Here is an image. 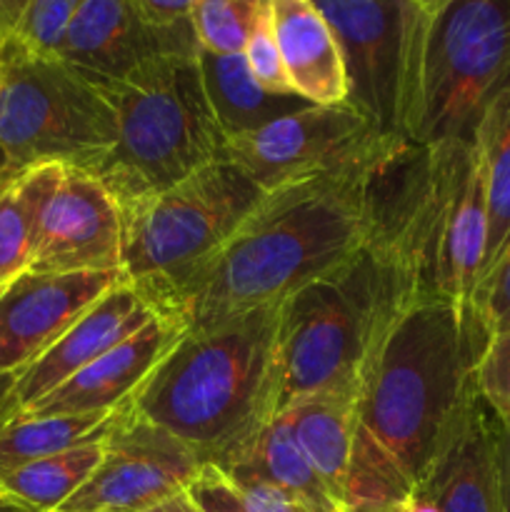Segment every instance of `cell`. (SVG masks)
Listing matches in <instances>:
<instances>
[{"mask_svg": "<svg viewBox=\"0 0 510 512\" xmlns=\"http://www.w3.org/2000/svg\"><path fill=\"white\" fill-rule=\"evenodd\" d=\"M390 158L265 193L223 248L185 280L163 315L180 320L185 333L210 328L283 303L348 260L373 235L375 173Z\"/></svg>", "mask_w": 510, "mask_h": 512, "instance_id": "6da1fadb", "label": "cell"}, {"mask_svg": "<svg viewBox=\"0 0 510 512\" xmlns=\"http://www.w3.org/2000/svg\"><path fill=\"white\" fill-rule=\"evenodd\" d=\"M488 338L473 303L410 300L360 373L353 453L385 460L415 488L478 398Z\"/></svg>", "mask_w": 510, "mask_h": 512, "instance_id": "7a4b0ae2", "label": "cell"}, {"mask_svg": "<svg viewBox=\"0 0 510 512\" xmlns=\"http://www.w3.org/2000/svg\"><path fill=\"white\" fill-rule=\"evenodd\" d=\"M280 303L188 330L133 408L178 435L205 465L238 458L278 415Z\"/></svg>", "mask_w": 510, "mask_h": 512, "instance_id": "3957f363", "label": "cell"}, {"mask_svg": "<svg viewBox=\"0 0 510 512\" xmlns=\"http://www.w3.org/2000/svg\"><path fill=\"white\" fill-rule=\"evenodd\" d=\"M420 295L398 235L378 223L348 260L280 303L278 415L300 395L360 383L385 330Z\"/></svg>", "mask_w": 510, "mask_h": 512, "instance_id": "277c9868", "label": "cell"}, {"mask_svg": "<svg viewBox=\"0 0 510 512\" xmlns=\"http://www.w3.org/2000/svg\"><path fill=\"white\" fill-rule=\"evenodd\" d=\"M100 90L115 113L118 138L90 173L120 210L225 158L228 138L210 110L198 53L150 60Z\"/></svg>", "mask_w": 510, "mask_h": 512, "instance_id": "5b68a950", "label": "cell"}, {"mask_svg": "<svg viewBox=\"0 0 510 512\" xmlns=\"http://www.w3.org/2000/svg\"><path fill=\"white\" fill-rule=\"evenodd\" d=\"M115 138V113L98 83L10 35L0 55V180L43 163L90 173Z\"/></svg>", "mask_w": 510, "mask_h": 512, "instance_id": "8992f818", "label": "cell"}, {"mask_svg": "<svg viewBox=\"0 0 510 512\" xmlns=\"http://www.w3.org/2000/svg\"><path fill=\"white\" fill-rule=\"evenodd\" d=\"M263 198L265 190L223 158L128 205L120 210L125 280L163 313Z\"/></svg>", "mask_w": 510, "mask_h": 512, "instance_id": "52a82bcc", "label": "cell"}, {"mask_svg": "<svg viewBox=\"0 0 510 512\" xmlns=\"http://www.w3.org/2000/svg\"><path fill=\"white\" fill-rule=\"evenodd\" d=\"M510 90V0H448L430 10L408 143H475L498 95Z\"/></svg>", "mask_w": 510, "mask_h": 512, "instance_id": "ba28073f", "label": "cell"}, {"mask_svg": "<svg viewBox=\"0 0 510 512\" xmlns=\"http://www.w3.org/2000/svg\"><path fill=\"white\" fill-rule=\"evenodd\" d=\"M333 28L348 83L345 105L388 138L408 140L430 10L415 0H313Z\"/></svg>", "mask_w": 510, "mask_h": 512, "instance_id": "9c48e42d", "label": "cell"}, {"mask_svg": "<svg viewBox=\"0 0 510 512\" xmlns=\"http://www.w3.org/2000/svg\"><path fill=\"white\" fill-rule=\"evenodd\" d=\"M403 143L408 140L378 133L350 105H308L253 133L230 138L225 160L270 193L313 175L380 163Z\"/></svg>", "mask_w": 510, "mask_h": 512, "instance_id": "30bf717a", "label": "cell"}, {"mask_svg": "<svg viewBox=\"0 0 510 512\" xmlns=\"http://www.w3.org/2000/svg\"><path fill=\"white\" fill-rule=\"evenodd\" d=\"M203 465L193 448L138 413L130 400L105 435L95 473L58 512H148L185 493Z\"/></svg>", "mask_w": 510, "mask_h": 512, "instance_id": "8fae6325", "label": "cell"}, {"mask_svg": "<svg viewBox=\"0 0 510 512\" xmlns=\"http://www.w3.org/2000/svg\"><path fill=\"white\" fill-rule=\"evenodd\" d=\"M193 23L158 25L135 0H88L65 28L55 55L93 83H113L150 60L195 55Z\"/></svg>", "mask_w": 510, "mask_h": 512, "instance_id": "7c38bea8", "label": "cell"}, {"mask_svg": "<svg viewBox=\"0 0 510 512\" xmlns=\"http://www.w3.org/2000/svg\"><path fill=\"white\" fill-rule=\"evenodd\" d=\"M123 270V215L93 173L65 168L40 220L30 273H105Z\"/></svg>", "mask_w": 510, "mask_h": 512, "instance_id": "4fadbf2b", "label": "cell"}, {"mask_svg": "<svg viewBox=\"0 0 510 512\" xmlns=\"http://www.w3.org/2000/svg\"><path fill=\"white\" fill-rule=\"evenodd\" d=\"M123 270L105 273H25L0 295V370L18 375L38 360L90 305L115 285Z\"/></svg>", "mask_w": 510, "mask_h": 512, "instance_id": "5bb4252c", "label": "cell"}, {"mask_svg": "<svg viewBox=\"0 0 510 512\" xmlns=\"http://www.w3.org/2000/svg\"><path fill=\"white\" fill-rule=\"evenodd\" d=\"M158 315L155 305L128 280L115 285L98 303L90 305L38 360L15 375L5 423L18 418L23 410L53 393L65 380L88 368L100 355L138 333Z\"/></svg>", "mask_w": 510, "mask_h": 512, "instance_id": "9a60e30c", "label": "cell"}, {"mask_svg": "<svg viewBox=\"0 0 510 512\" xmlns=\"http://www.w3.org/2000/svg\"><path fill=\"white\" fill-rule=\"evenodd\" d=\"M185 335L180 320L160 313L145 328L125 338L95 363L65 380L60 388L40 398L20 415H93L115 413L128 405L140 388L148 383L170 350Z\"/></svg>", "mask_w": 510, "mask_h": 512, "instance_id": "2e32d148", "label": "cell"}, {"mask_svg": "<svg viewBox=\"0 0 510 512\" xmlns=\"http://www.w3.org/2000/svg\"><path fill=\"white\" fill-rule=\"evenodd\" d=\"M498 420L478 398L468 405L453 435L398 512H500Z\"/></svg>", "mask_w": 510, "mask_h": 512, "instance_id": "e0dca14e", "label": "cell"}, {"mask_svg": "<svg viewBox=\"0 0 510 512\" xmlns=\"http://www.w3.org/2000/svg\"><path fill=\"white\" fill-rule=\"evenodd\" d=\"M285 75L310 105H343L348 98L343 55L333 28L313 0H270Z\"/></svg>", "mask_w": 510, "mask_h": 512, "instance_id": "ac0fdd59", "label": "cell"}, {"mask_svg": "<svg viewBox=\"0 0 510 512\" xmlns=\"http://www.w3.org/2000/svg\"><path fill=\"white\" fill-rule=\"evenodd\" d=\"M360 383L330 385L315 393L300 395L280 413L295 443L323 480L328 493L345 512L350 458H353L355 425H358Z\"/></svg>", "mask_w": 510, "mask_h": 512, "instance_id": "d6986e66", "label": "cell"}, {"mask_svg": "<svg viewBox=\"0 0 510 512\" xmlns=\"http://www.w3.org/2000/svg\"><path fill=\"white\" fill-rule=\"evenodd\" d=\"M198 65L210 110L228 140L310 105L300 95L265 90L250 73L243 53H210L200 48Z\"/></svg>", "mask_w": 510, "mask_h": 512, "instance_id": "ffe728a7", "label": "cell"}, {"mask_svg": "<svg viewBox=\"0 0 510 512\" xmlns=\"http://www.w3.org/2000/svg\"><path fill=\"white\" fill-rule=\"evenodd\" d=\"M65 175V165L43 163L0 183V295L30 273L40 220Z\"/></svg>", "mask_w": 510, "mask_h": 512, "instance_id": "44dd1931", "label": "cell"}, {"mask_svg": "<svg viewBox=\"0 0 510 512\" xmlns=\"http://www.w3.org/2000/svg\"><path fill=\"white\" fill-rule=\"evenodd\" d=\"M105 438L75 445L0 475V503L23 512H58L103 460Z\"/></svg>", "mask_w": 510, "mask_h": 512, "instance_id": "7402d4cb", "label": "cell"}, {"mask_svg": "<svg viewBox=\"0 0 510 512\" xmlns=\"http://www.w3.org/2000/svg\"><path fill=\"white\" fill-rule=\"evenodd\" d=\"M485 205H488V243L480 280L510 245V90L493 100L475 130Z\"/></svg>", "mask_w": 510, "mask_h": 512, "instance_id": "603a6c76", "label": "cell"}, {"mask_svg": "<svg viewBox=\"0 0 510 512\" xmlns=\"http://www.w3.org/2000/svg\"><path fill=\"white\" fill-rule=\"evenodd\" d=\"M125 408V405H123ZM123 408L93 415H18L0 428V475L110 433Z\"/></svg>", "mask_w": 510, "mask_h": 512, "instance_id": "cb8c5ba5", "label": "cell"}, {"mask_svg": "<svg viewBox=\"0 0 510 512\" xmlns=\"http://www.w3.org/2000/svg\"><path fill=\"white\" fill-rule=\"evenodd\" d=\"M230 465H245L268 478L278 488L288 490L293 498L308 505L313 512H343L340 505L335 503L333 495L318 478L313 465L303 455V450L295 443L293 433H290L285 418L275 415L268 425L258 433V438L238 455L223 465L220 470L230 468Z\"/></svg>", "mask_w": 510, "mask_h": 512, "instance_id": "d4e9b609", "label": "cell"}, {"mask_svg": "<svg viewBox=\"0 0 510 512\" xmlns=\"http://www.w3.org/2000/svg\"><path fill=\"white\" fill-rule=\"evenodd\" d=\"M270 10V0H195L193 30L210 53H243L250 33Z\"/></svg>", "mask_w": 510, "mask_h": 512, "instance_id": "484cf974", "label": "cell"}, {"mask_svg": "<svg viewBox=\"0 0 510 512\" xmlns=\"http://www.w3.org/2000/svg\"><path fill=\"white\" fill-rule=\"evenodd\" d=\"M88 0H30L13 35L23 48L40 55H55L65 28Z\"/></svg>", "mask_w": 510, "mask_h": 512, "instance_id": "4316f807", "label": "cell"}, {"mask_svg": "<svg viewBox=\"0 0 510 512\" xmlns=\"http://www.w3.org/2000/svg\"><path fill=\"white\" fill-rule=\"evenodd\" d=\"M475 388L503 428H510V330L490 335L480 355Z\"/></svg>", "mask_w": 510, "mask_h": 512, "instance_id": "83f0119b", "label": "cell"}, {"mask_svg": "<svg viewBox=\"0 0 510 512\" xmlns=\"http://www.w3.org/2000/svg\"><path fill=\"white\" fill-rule=\"evenodd\" d=\"M243 55L253 78L258 80L265 90H270V93L295 95L288 83V75H285V65L283 58H280L278 40H275L273 13H270V10L253 28V33H250L248 43H245L243 48Z\"/></svg>", "mask_w": 510, "mask_h": 512, "instance_id": "f1b7e54d", "label": "cell"}, {"mask_svg": "<svg viewBox=\"0 0 510 512\" xmlns=\"http://www.w3.org/2000/svg\"><path fill=\"white\" fill-rule=\"evenodd\" d=\"M473 308L488 335L510 330V245L475 288Z\"/></svg>", "mask_w": 510, "mask_h": 512, "instance_id": "f546056e", "label": "cell"}, {"mask_svg": "<svg viewBox=\"0 0 510 512\" xmlns=\"http://www.w3.org/2000/svg\"><path fill=\"white\" fill-rule=\"evenodd\" d=\"M223 473L228 475V478L233 480L235 488L240 490V498H243L245 510L248 512H313L308 505H303L298 498H293L288 490L270 483L268 478L255 473L253 468L230 465Z\"/></svg>", "mask_w": 510, "mask_h": 512, "instance_id": "4dcf8cb0", "label": "cell"}, {"mask_svg": "<svg viewBox=\"0 0 510 512\" xmlns=\"http://www.w3.org/2000/svg\"><path fill=\"white\" fill-rule=\"evenodd\" d=\"M188 495L203 512H248L233 480L215 465H203L190 483Z\"/></svg>", "mask_w": 510, "mask_h": 512, "instance_id": "1f68e13d", "label": "cell"}, {"mask_svg": "<svg viewBox=\"0 0 510 512\" xmlns=\"http://www.w3.org/2000/svg\"><path fill=\"white\" fill-rule=\"evenodd\" d=\"M140 10L158 25H183L193 23L195 0H135Z\"/></svg>", "mask_w": 510, "mask_h": 512, "instance_id": "d6a6232c", "label": "cell"}, {"mask_svg": "<svg viewBox=\"0 0 510 512\" xmlns=\"http://www.w3.org/2000/svg\"><path fill=\"white\" fill-rule=\"evenodd\" d=\"M495 463H498L500 512H510V428L498 423L495 430Z\"/></svg>", "mask_w": 510, "mask_h": 512, "instance_id": "836d02e7", "label": "cell"}, {"mask_svg": "<svg viewBox=\"0 0 510 512\" xmlns=\"http://www.w3.org/2000/svg\"><path fill=\"white\" fill-rule=\"evenodd\" d=\"M30 0H0V28L13 33Z\"/></svg>", "mask_w": 510, "mask_h": 512, "instance_id": "e575fe53", "label": "cell"}, {"mask_svg": "<svg viewBox=\"0 0 510 512\" xmlns=\"http://www.w3.org/2000/svg\"><path fill=\"white\" fill-rule=\"evenodd\" d=\"M148 512H203V510L195 505V500L190 498L188 490H185V493H180V495H175V498L165 500V503L155 505V508Z\"/></svg>", "mask_w": 510, "mask_h": 512, "instance_id": "d590c367", "label": "cell"}, {"mask_svg": "<svg viewBox=\"0 0 510 512\" xmlns=\"http://www.w3.org/2000/svg\"><path fill=\"white\" fill-rule=\"evenodd\" d=\"M13 385H15V375L3 373V370H0V428H3L5 420H8V400H10V393H13Z\"/></svg>", "mask_w": 510, "mask_h": 512, "instance_id": "8d00e7d4", "label": "cell"}, {"mask_svg": "<svg viewBox=\"0 0 510 512\" xmlns=\"http://www.w3.org/2000/svg\"><path fill=\"white\" fill-rule=\"evenodd\" d=\"M415 3H418V5H423L425 10H435V8H438V5L448 3V0H415Z\"/></svg>", "mask_w": 510, "mask_h": 512, "instance_id": "74e56055", "label": "cell"}, {"mask_svg": "<svg viewBox=\"0 0 510 512\" xmlns=\"http://www.w3.org/2000/svg\"><path fill=\"white\" fill-rule=\"evenodd\" d=\"M8 40H10V33L0 30V55H3V50H5V45H8Z\"/></svg>", "mask_w": 510, "mask_h": 512, "instance_id": "f35d334b", "label": "cell"}, {"mask_svg": "<svg viewBox=\"0 0 510 512\" xmlns=\"http://www.w3.org/2000/svg\"><path fill=\"white\" fill-rule=\"evenodd\" d=\"M0 512H23V510L13 508V505H5V503H0Z\"/></svg>", "mask_w": 510, "mask_h": 512, "instance_id": "ab89813d", "label": "cell"}, {"mask_svg": "<svg viewBox=\"0 0 510 512\" xmlns=\"http://www.w3.org/2000/svg\"><path fill=\"white\" fill-rule=\"evenodd\" d=\"M0 30H3V28H0ZM5 33H8V30H5Z\"/></svg>", "mask_w": 510, "mask_h": 512, "instance_id": "60d3db41", "label": "cell"}, {"mask_svg": "<svg viewBox=\"0 0 510 512\" xmlns=\"http://www.w3.org/2000/svg\"><path fill=\"white\" fill-rule=\"evenodd\" d=\"M0 183H3V180H0Z\"/></svg>", "mask_w": 510, "mask_h": 512, "instance_id": "b9f144b4", "label": "cell"}]
</instances>
